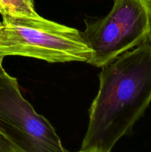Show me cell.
Returning a JSON list of instances; mask_svg holds the SVG:
<instances>
[{
  "mask_svg": "<svg viewBox=\"0 0 151 152\" xmlns=\"http://www.w3.org/2000/svg\"><path fill=\"white\" fill-rule=\"evenodd\" d=\"M78 152H101L96 150H80Z\"/></svg>",
  "mask_w": 151,
  "mask_h": 152,
  "instance_id": "7",
  "label": "cell"
},
{
  "mask_svg": "<svg viewBox=\"0 0 151 152\" xmlns=\"http://www.w3.org/2000/svg\"><path fill=\"white\" fill-rule=\"evenodd\" d=\"M0 13L6 16H40L36 12L33 0H0Z\"/></svg>",
  "mask_w": 151,
  "mask_h": 152,
  "instance_id": "5",
  "label": "cell"
},
{
  "mask_svg": "<svg viewBox=\"0 0 151 152\" xmlns=\"http://www.w3.org/2000/svg\"><path fill=\"white\" fill-rule=\"evenodd\" d=\"M81 150L110 152L151 102V35L102 67Z\"/></svg>",
  "mask_w": 151,
  "mask_h": 152,
  "instance_id": "1",
  "label": "cell"
},
{
  "mask_svg": "<svg viewBox=\"0 0 151 152\" xmlns=\"http://www.w3.org/2000/svg\"><path fill=\"white\" fill-rule=\"evenodd\" d=\"M0 152H19L12 142L0 132Z\"/></svg>",
  "mask_w": 151,
  "mask_h": 152,
  "instance_id": "6",
  "label": "cell"
},
{
  "mask_svg": "<svg viewBox=\"0 0 151 152\" xmlns=\"http://www.w3.org/2000/svg\"><path fill=\"white\" fill-rule=\"evenodd\" d=\"M2 68H3L2 67V60H1V59H0V69Z\"/></svg>",
  "mask_w": 151,
  "mask_h": 152,
  "instance_id": "8",
  "label": "cell"
},
{
  "mask_svg": "<svg viewBox=\"0 0 151 152\" xmlns=\"http://www.w3.org/2000/svg\"><path fill=\"white\" fill-rule=\"evenodd\" d=\"M92 51L76 28L41 16H6L0 21V59L22 56L50 63L88 62Z\"/></svg>",
  "mask_w": 151,
  "mask_h": 152,
  "instance_id": "2",
  "label": "cell"
},
{
  "mask_svg": "<svg viewBox=\"0 0 151 152\" xmlns=\"http://www.w3.org/2000/svg\"><path fill=\"white\" fill-rule=\"evenodd\" d=\"M92 51L87 63L103 67L151 35V0H114L110 13L81 32Z\"/></svg>",
  "mask_w": 151,
  "mask_h": 152,
  "instance_id": "3",
  "label": "cell"
},
{
  "mask_svg": "<svg viewBox=\"0 0 151 152\" xmlns=\"http://www.w3.org/2000/svg\"><path fill=\"white\" fill-rule=\"evenodd\" d=\"M0 132L19 152H70L50 122L24 99L17 80L0 69Z\"/></svg>",
  "mask_w": 151,
  "mask_h": 152,
  "instance_id": "4",
  "label": "cell"
}]
</instances>
